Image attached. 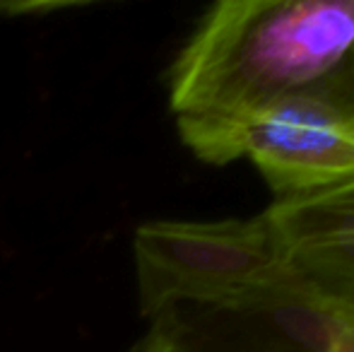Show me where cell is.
Listing matches in <instances>:
<instances>
[{"label": "cell", "instance_id": "cell-5", "mask_svg": "<svg viewBox=\"0 0 354 352\" xmlns=\"http://www.w3.org/2000/svg\"><path fill=\"white\" fill-rule=\"evenodd\" d=\"M342 333L354 338V299H321Z\"/></svg>", "mask_w": 354, "mask_h": 352}, {"label": "cell", "instance_id": "cell-3", "mask_svg": "<svg viewBox=\"0 0 354 352\" xmlns=\"http://www.w3.org/2000/svg\"><path fill=\"white\" fill-rule=\"evenodd\" d=\"M251 160L277 201L354 181V111L313 102L263 109L224 133L207 165Z\"/></svg>", "mask_w": 354, "mask_h": 352}, {"label": "cell", "instance_id": "cell-4", "mask_svg": "<svg viewBox=\"0 0 354 352\" xmlns=\"http://www.w3.org/2000/svg\"><path fill=\"white\" fill-rule=\"evenodd\" d=\"M263 215L321 299H354V181L275 201Z\"/></svg>", "mask_w": 354, "mask_h": 352}, {"label": "cell", "instance_id": "cell-6", "mask_svg": "<svg viewBox=\"0 0 354 352\" xmlns=\"http://www.w3.org/2000/svg\"><path fill=\"white\" fill-rule=\"evenodd\" d=\"M326 352H354V338H350L347 333H342L340 328H337L335 338H333L330 348Z\"/></svg>", "mask_w": 354, "mask_h": 352}, {"label": "cell", "instance_id": "cell-1", "mask_svg": "<svg viewBox=\"0 0 354 352\" xmlns=\"http://www.w3.org/2000/svg\"><path fill=\"white\" fill-rule=\"evenodd\" d=\"M313 102L354 111V0H222L169 71L183 145L207 162L236 123Z\"/></svg>", "mask_w": 354, "mask_h": 352}, {"label": "cell", "instance_id": "cell-2", "mask_svg": "<svg viewBox=\"0 0 354 352\" xmlns=\"http://www.w3.org/2000/svg\"><path fill=\"white\" fill-rule=\"evenodd\" d=\"M131 352H326L337 324L297 270L287 285L222 302H171Z\"/></svg>", "mask_w": 354, "mask_h": 352}]
</instances>
